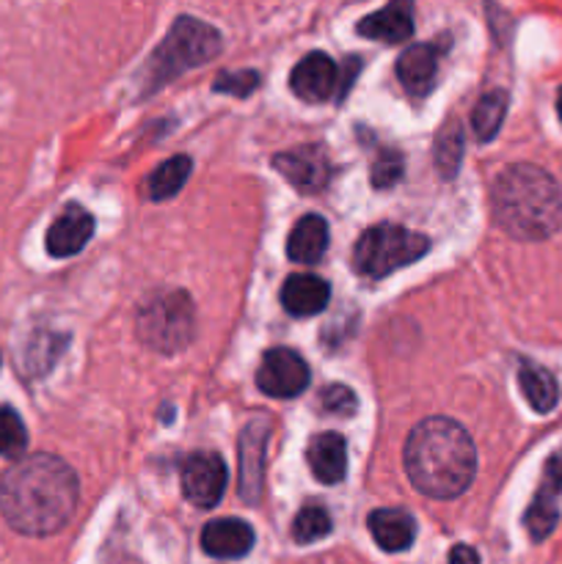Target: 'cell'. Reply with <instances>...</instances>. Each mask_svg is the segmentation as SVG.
I'll return each mask as SVG.
<instances>
[{
  "instance_id": "4fadbf2b",
  "label": "cell",
  "mask_w": 562,
  "mask_h": 564,
  "mask_svg": "<svg viewBox=\"0 0 562 564\" xmlns=\"http://www.w3.org/2000/svg\"><path fill=\"white\" fill-rule=\"evenodd\" d=\"M94 235V218L88 209L77 207V204H69L58 218L53 220V226L47 229V253L55 259H66L80 253L83 248L88 246Z\"/></svg>"
},
{
  "instance_id": "f546056e",
  "label": "cell",
  "mask_w": 562,
  "mask_h": 564,
  "mask_svg": "<svg viewBox=\"0 0 562 564\" xmlns=\"http://www.w3.org/2000/svg\"><path fill=\"white\" fill-rule=\"evenodd\" d=\"M259 86V75L257 72L246 69V72H224L218 80L213 83L215 91L220 94H235V97H248L253 88Z\"/></svg>"
},
{
  "instance_id": "277c9868",
  "label": "cell",
  "mask_w": 562,
  "mask_h": 564,
  "mask_svg": "<svg viewBox=\"0 0 562 564\" xmlns=\"http://www.w3.org/2000/svg\"><path fill=\"white\" fill-rule=\"evenodd\" d=\"M220 53V33L196 17H180L149 58V88H160L182 72L202 66Z\"/></svg>"
},
{
  "instance_id": "ac0fdd59",
  "label": "cell",
  "mask_w": 562,
  "mask_h": 564,
  "mask_svg": "<svg viewBox=\"0 0 562 564\" xmlns=\"http://www.w3.org/2000/svg\"><path fill=\"white\" fill-rule=\"evenodd\" d=\"M439 72V53L433 44H413L397 58V80L402 83L411 97H424L430 94Z\"/></svg>"
},
{
  "instance_id": "d6986e66",
  "label": "cell",
  "mask_w": 562,
  "mask_h": 564,
  "mask_svg": "<svg viewBox=\"0 0 562 564\" xmlns=\"http://www.w3.org/2000/svg\"><path fill=\"white\" fill-rule=\"evenodd\" d=\"M328 251V224L320 215H303L290 231L287 257L301 264H317Z\"/></svg>"
},
{
  "instance_id": "8992f818",
  "label": "cell",
  "mask_w": 562,
  "mask_h": 564,
  "mask_svg": "<svg viewBox=\"0 0 562 564\" xmlns=\"http://www.w3.org/2000/svg\"><path fill=\"white\" fill-rule=\"evenodd\" d=\"M428 251L430 240L424 235L397 224H378L358 237L353 264L367 279H383L406 264H413Z\"/></svg>"
},
{
  "instance_id": "4316f807",
  "label": "cell",
  "mask_w": 562,
  "mask_h": 564,
  "mask_svg": "<svg viewBox=\"0 0 562 564\" xmlns=\"http://www.w3.org/2000/svg\"><path fill=\"white\" fill-rule=\"evenodd\" d=\"M463 158V130L461 127H446L435 141V165H439L441 176L452 180L461 169Z\"/></svg>"
},
{
  "instance_id": "3957f363",
  "label": "cell",
  "mask_w": 562,
  "mask_h": 564,
  "mask_svg": "<svg viewBox=\"0 0 562 564\" xmlns=\"http://www.w3.org/2000/svg\"><path fill=\"white\" fill-rule=\"evenodd\" d=\"M490 207L501 229L516 240H549L562 226V191L554 176L532 163L507 165L494 182Z\"/></svg>"
},
{
  "instance_id": "e0dca14e",
  "label": "cell",
  "mask_w": 562,
  "mask_h": 564,
  "mask_svg": "<svg viewBox=\"0 0 562 564\" xmlns=\"http://www.w3.org/2000/svg\"><path fill=\"white\" fill-rule=\"evenodd\" d=\"M331 301V286L320 275L295 273L284 281L281 286V306L292 314V317H314L323 312Z\"/></svg>"
},
{
  "instance_id": "f1b7e54d",
  "label": "cell",
  "mask_w": 562,
  "mask_h": 564,
  "mask_svg": "<svg viewBox=\"0 0 562 564\" xmlns=\"http://www.w3.org/2000/svg\"><path fill=\"white\" fill-rule=\"evenodd\" d=\"M320 408L334 413V416H353L358 411V400L347 386L334 383L320 391Z\"/></svg>"
},
{
  "instance_id": "603a6c76",
  "label": "cell",
  "mask_w": 562,
  "mask_h": 564,
  "mask_svg": "<svg viewBox=\"0 0 562 564\" xmlns=\"http://www.w3.org/2000/svg\"><path fill=\"white\" fill-rule=\"evenodd\" d=\"M507 113V94L505 91H488L477 102L472 113V127L477 132L479 141H490L499 132L501 121Z\"/></svg>"
},
{
  "instance_id": "5b68a950",
  "label": "cell",
  "mask_w": 562,
  "mask_h": 564,
  "mask_svg": "<svg viewBox=\"0 0 562 564\" xmlns=\"http://www.w3.org/2000/svg\"><path fill=\"white\" fill-rule=\"evenodd\" d=\"M138 339L154 352H180L191 345L193 325H196V312L187 292L169 290L149 297L138 312Z\"/></svg>"
},
{
  "instance_id": "8fae6325",
  "label": "cell",
  "mask_w": 562,
  "mask_h": 564,
  "mask_svg": "<svg viewBox=\"0 0 562 564\" xmlns=\"http://www.w3.org/2000/svg\"><path fill=\"white\" fill-rule=\"evenodd\" d=\"M290 86L303 102H325L339 86V66L325 53H309L295 64Z\"/></svg>"
},
{
  "instance_id": "44dd1931",
  "label": "cell",
  "mask_w": 562,
  "mask_h": 564,
  "mask_svg": "<svg viewBox=\"0 0 562 564\" xmlns=\"http://www.w3.org/2000/svg\"><path fill=\"white\" fill-rule=\"evenodd\" d=\"M518 386L523 391V400L529 402L534 413H551L560 400V386L549 369L538 367L532 361H523L518 369Z\"/></svg>"
},
{
  "instance_id": "7a4b0ae2",
  "label": "cell",
  "mask_w": 562,
  "mask_h": 564,
  "mask_svg": "<svg viewBox=\"0 0 562 564\" xmlns=\"http://www.w3.org/2000/svg\"><path fill=\"white\" fill-rule=\"evenodd\" d=\"M402 463L419 494L457 499L477 474V449L461 424L446 416H430L408 435Z\"/></svg>"
},
{
  "instance_id": "83f0119b",
  "label": "cell",
  "mask_w": 562,
  "mask_h": 564,
  "mask_svg": "<svg viewBox=\"0 0 562 564\" xmlns=\"http://www.w3.org/2000/svg\"><path fill=\"white\" fill-rule=\"evenodd\" d=\"M402 171H406L402 154L386 149V152H380L378 160L372 163V185L378 187V191L397 185V182L402 180Z\"/></svg>"
},
{
  "instance_id": "7402d4cb",
  "label": "cell",
  "mask_w": 562,
  "mask_h": 564,
  "mask_svg": "<svg viewBox=\"0 0 562 564\" xmlns=\"http://www.w3.org/2000/svg\"><path fill=\"white\" fill-rule=\"evenodd\" d=\"M193 160L187 154H176V158L165 160L149 176V198L152 202H165V198H174L176 193L185 187L187 176H191Z\"/></svg>"
},
{
  "instance_id": "9c48e42d",
  "label": "cell",
  "mask_w": 562,
  "mask_h": 564,
  "mask_svg": "<svg viewBox=\"0 0 562 564\" xmlns=\"http://www.w3.org/2000/svg\"><path fill=\"white\" fill-rule=\"evenodd\" d=\"M275 171L301 193H320L328 187L334 165L323 147H298L273 158Z\"/></svg>"
},
{
  "instance_id": "9a60e30c",
  "label": "cell",
  "mask_w": 562,
  "mask_h": 564,
  "mask_svg": "<svg viewBox=\"0 0 562 564\" xmlns=\"http://www.w3.org/2000/svg\"><path fill=\"white\" fill-rule=\"evenodd\" d=\"M202 549L215 560H240L253 549V529L237 518H218L202 529Z\"/></svg>"
},
{
  "instance_id": "1f68e13d",
  "label": "cell",
  "mask_w": 562,
  "mask_h": 564,
  "mask_svg": "<svg viewBox=\"0 0 562 564\" xmlns=\"http://www.w3.org/2000/svg\"><path fill=\"white\" fill-rule=\"evenodd\" d=\"M556 113H560V119H562V88H560V94H556Z\"/></svg>"
},
{
  "instance_id": "5bb4252c",
  "label": "cell",
  "mask_w": 562,
  "mask_h": 564,
  "mask_svg": "<svg viewBox=\"0 0 562 564\" xmlns=\"http://www.w3.org/2000/svg\"><path fill=\"white\" fill-rule=\"evenodd\" d=\"M358 33L383 44H400L413 36V0H389L380 11L358 22Z\"/></svg>"
},
{
  "instance_id": "ffe728a7",
  "label": "cell",
  "mask_w": 562,
  "mask_h": 564,
  "mask_svg": "<svg viewBox=\"0 0 562 564\" xmlns=\"http://www.w3.org/2000/svg\"><path fill=\"white\" fill-rule=\"evenodd\" d=\"M367 527L378 549L389 551V554L411 549L413 538H417V523L406 510H375Z\"/></svg>"
},
{
  "instance_id": "484cf974",
  "label": "cell",
  "mask_w": 562,
  "mask_h": 564,
  "mask_svg": "<svg viewBox=\"0 0 562 564\" xmlns=\"http://www.w3.org/2000/svg\"><path fill=\"white\" fill-rule=\"evenodd\" d=\"M325 534H331V516L325 507L309 505L292 521V538L295 543H317Z\"/></svg>"
},
{
  "instance_id": "ba28073f",
  "label": "cell",
  "mask_w": 562,
  "mask_h": 564,
  "mask_svg": "<svg viewBox=\"0 0 562 564\" xmlns=\"http://www.w3.org/2000/svg\"><path fill=\"white\" fill-rule=\"evenodd\" d=\"M257 386L262 394L275 400H292L309 386V367L295 350L273 347L264 352L262 364L257 369Z\"/></svg>"
},
{
  "instance_id": "7c38bea8",
  "label": "cell",
  "mask_w": 562,
  "mask_h": 564,
  "mask_svg": "<svg viewBox=\"0 0 562 564\" xmlns=\"http://www.w3.org/2000/svg\"><path fill=\"white\" fill-rule=\"evenodd\" d=\"M270 422L257 419L248 424L240 435V496L248 505H257L262 496V471H264V446H268Z\"/></svg>"
},
{
  "instance_id": "30bf717a",
  "label": "cell",
  "mask_w": 562,
  "mask_h": 564,
  "mask_svg": "<svg viewBox=\"0 0 562 564\" xmlns=\"http://www.w3.org/2000/svg\"><path fill=\"white\" fill-rule=\"evenodd\" d=\"M560 496H562V449L554 452V455L549 457V463H545L543 482H540V490L534 494L532 507H529L527 518H523L532 540H545L551 532H554L556 521H560V507H556Z\"/></svg>"
},
{
  "instance_id": "6da1fadb",
  "label": "cell",
  "mask_w": 562,
  "mask_h": 564,
  "mask_svg": "<svg viewBox=\"0 0 562 564\" xmlns=\"http://www.w3.org/2000/svg\"><path fill=\"white\" fill-rule=\"evenodd\" d=\"M77 496L69 463L55 455L20 457L0 477V516L25 538H50L75 516Z\"/></svg>"
},
{
  "instance_id": "cb8c5ba5",
  "label": "cell",
  "mask_w": 562,
  "mask_h": 564,
  "mask_svg": "<svg viewBox=\"0 0 562 564\" xmlns=\"http://www.w3.org/2000/svg\"><path fill=\"white\" fill-rule=\"evenodd\" d=\"M61 347H64V336L47 334V330L33 336L25 347V358H22V369H25V375L47 372V369L55 364V358L64 352Z\"/></svg>"
},
{
  "instance_id": "52a82bcc",
  "label": "cell",
  "mask_w": 562,
  "mask_h": 564,
  "mask_svg": "<svg viewBox=\"0 0 562 564\" xmlns=\"http://www.w3.org/2000/svg\"><path fill=\"white\" fill-rule=\"evenodd\" d=\"M180 482L182 496H185L191 505L209 510V507H215L224 499L229 471H226L224 460H220L218 455H213V452H196V455H191L182 463Z\"/></svg>"
},
{
  "instance_id": "4dcf8cb0",
  "label": "cell",
  "mask_w": 562,
  "mask_h": 564,
  "mask_svg": "<svg viewBox=\"0 0 562 564\" xmlns=\"http://www.w3.org/2000/svg\"><path fill=\"white\" fill-rule=\"evenodd\" d=\"M450 564H479L477 551L468 549V545H455L450 551Z\"/></svg>"
},
{
  "instance_id": "d4e9b609",
  "label": "cell",
  "mask_w": 562,
  "mask_h": 564,
  "mask_svg": "<svg viewBox=\"0 0 562 564\" xmlns=\"http://www.w3.org/2000/svg\"><path fill=\"white\" fill-rule=\"evenodd\" d=\"M28 446V430L20 413L9 405H0V457L20 460Z\"/></svg>"
},
{
  "instance_id": "2e32d148",
  "label": "cell",
  "mask_w": 562,
  "mask_h": 564,
  "mask_svg": "<svg viewBox=\"0 0 562 564\" xmlns=\"http://www.w3.org/2000/svg\"><path fill=\"white\" fill-rule=\"evenodd\" d=\"M306 460L317 482L339 485L347 474V444L339 433H317L306 446Z\"/></svg>"
}]
</instances>
